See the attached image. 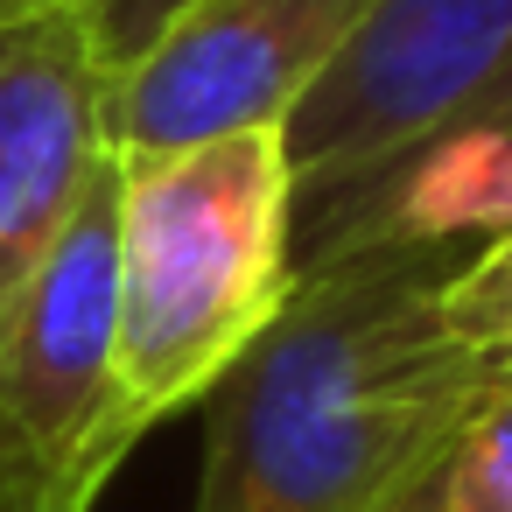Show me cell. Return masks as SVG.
<instances>
[{
    "instance_id": "1",
    "label": "cell",
    "mask_w": 512,
    "mask_h": 512,
    "mask_svg": "<svg viewBox=\"0 0 512 512\" xmlns=\"http://www.w3.org/2000/svg\"><path fill=\"white\" fill-rule=\"evenodd\" d=\"M470 232H386L295 267L281 316L204 393L190 512H386L498 386L442 330Z\"/></svg>"
},
{
    "instance_id": "2",
    "label": "cell",
    "mask_w": 512,
    "mask_h": 512,
    "mask_svg": "<svg viewBox=\"0 0 512 512\" xmlns=\"http://www.w3.org/2000/svg\"><path fill=\"white\" fill-rule=\"evenodd\" d=\"M288 288V127L120 162V379L141 428L204 407V393L281 316Z\"/></svg>"
},
{
    "instance_id": "3",
    "label": "cell",
    "mask_w": 512,
    "mask_h": 512,
    "mask_svg": "<svg viewBox=\"0 0 512 512\" xmlns=\"http://www.w3.org/2000/svg\"><path fill=\"white\" fill-rule=\"evenodd\" d=\"M0 421L57 512H92L148 435L120 379V162L0 316Z\"/></svg>"
},
{
    "instance_id": "4",
    "label": "cell",
    "mask_w": 512,
    "mask_h": 512,
    "mask_svg": "<svg viewBox=\"0 0 512 512\" xmlns=\"http://www.w3.org/2000/svg\"><path fill=\"white\" fill-rule=\"evenodd\" d=\"M372 8L379 0H190L113 71V155L148 162L246 127H288L365 36Z\"/></svg>"
},
{
    "instance_id": "5",
    "label": "cell",
    "mask_w": 512,
    "mask_h": 512,
    "mask_svg": "<svg viewBox=\"0 0 512 512\" xmlns=\"http://www.w3.org/2000/svg\"><path fill=\"white\" fill-rule=\"evenodd\" d=\"M512 57V0H379L365 36L295 106V218L435 141Z\"/></svg>"
},
{
    "instance_id": "6",
    "label": "cell",
    "mask_w": 512,
    "mask_h": 512,
    "mask_svg": "<svg viewBox=\"0 0 512 512\" xmlns=\"http://www.w3.org/2000/svg\"><path fill=\"white\" fill-rule=\"evenodd\" d=\"M113 162V64L85 15L0 0V316Z\"/></svg>"
},
{
    "instance_id": "7",
    "label": "cell",
    "mask_w": 512,
    "mask_h": 512,
    "mask_svg": "<svg viewBox=\"0 0 512 512\" xmlns=\"http://www.w3.org/2000/svg\"><path fill=\"white\" fill-rule=\"evenodd\" d=\"M386 512H512V379H498L435 456L386 498Z\"/></svg>"
},
{
    "instance_id": "8",
    "label": "cell",
    "mask_w": 512,
    "mask_h": 512,
    "mask_svg": "<svg viewBox=\"0 0 512 512\" xmlns=\"http://www.w3.org/2000/svg\"><path fill=\"white\" fill-rule=\"evenodd\" d=\"M442 330L484 358L498 379H512V225L470 246V260L442 288Z\"/></svg>"
},
{
    "instance_id": "9",
    "label": "cell",
    "mask_w": 512,
    "mask_h": 512,
    "mask_svg": "<svg viewBox=\"0 0 512 512\" xmlns=\"http://www.w3.org/2000/svg\"><path fill=\"white\" fill-rule=\"evenodd\" d=\"M71 8L85 15V29H92V43H99V57L120 71V64H134L190 0H71Z\"/></svg>"
},
{
    "instance_id": "10",
    "label": "cell",
    "mask_w": 512,
    "mask_h": 512,
    "mask_svg": "<svg viewBox=\"0 0 512 512\" xmlns=\"http://www.w3.org/2000/svg\"><path fill=\"white\" fill-rule=\"evenodd\" d=\"M442 134H484V141H512V57L456 106V120L442 127ZM414 155V148H407Z\"/></svg>"
},
{
    "instance_id": "11",
    "label": "cell",
    "mask_w": 512,
    "mask_h": 512,
    "mask_svg": "<svg viewBox=\"0 0 512 512\" xmlns=\"http://www.w3.org/2000/svg\"><path fill=\"white\" fill-rule=\"evenodd\" d=\"M0 512H57L36 463L22 456V442L8 435V421H0Z\"/></svg>"
}]
</instances>
